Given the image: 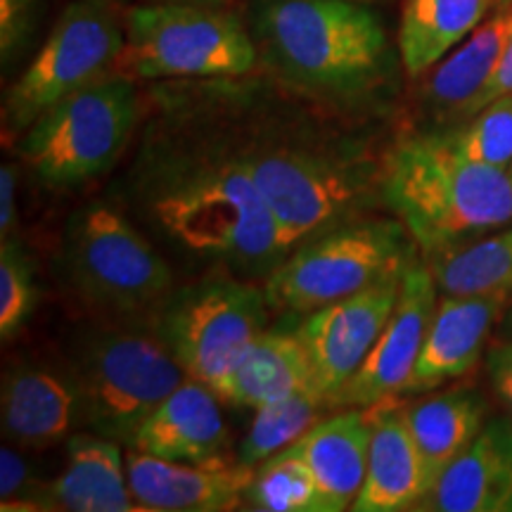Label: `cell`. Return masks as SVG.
Wrapping results in <instances>:
<instances>
[{
	"label": "cell",
	"instance_id": "obj_40",
	"mask_svg": "<svg viewBox=\"0 0 512 512\" xmlns=\"http://www.w3.org/2000/svg\"><path fill=\"white\" fill-rule=\"evenodd\" d=\"M510 174H512V166H510Z\"/></svg>",
	"mask_w": 512,
	"mask_h": 512
},
{
	"label": "cell",
	"instance_id": "obj_36",
	"mask_svg": "<svg viewBox=\"0 0 512 512\" xmlns=\"http://www.w3.org/2000/svg\"><path fill=\"white\" fill-rule=\"evenodd\" d=\"M157 3H192V5H223L228 0H157Z\"/></svg>",
	"mask_w": 512,
	"mask_h": 512
},
{
	"label": "cell",
	"instance_id": "obj_6",
	"mask_svg": "<svg viewBox=\"0 0 512 512\" xmlns=\"http://www.w3.org/2000/svg\"><path fill=\"white\" fill-rule=\"evenodd\" d=\"M57 256L69 287L114 318H155L176 287L162 252L124 209L105 200L69 216Z\"/></svg>",
	"mask_w": 512,
	"mask_h": 512
},
{
	"label": "cell",
	"instance_id": "obj_22",
	"mask_svg": "<svg viewBox=\"0 0 512 512\" xmlns=\"http://www.w3.org/2000/svg\"><path fill=\"white\" fill-rule=\"evenodd\" d=\"M368 451V408H349L320 420L302 439L280 453L297 458L316 477L320 489L335 505V512H342L349 510L361 494L368 470Z\"/></svg>",
	"mask_w": 512,
	"mask_h": 512
},
{
	"label": "cell",
	"instance_id": "obj_37",
	"mask_svg": "<svg viewBox=\"0 0 512 512\" xmlns=\"http://www.w3.org/2000/svg\"><path fill=\"white\" fill-rule=\"evenodd\" d=\"M503 328H505V335L512 337V311H508V316H505V325H503Z\"/></svg>",
	"mask_w": 512,
	"mask_h": 512
},
{
	"label": "cell",
	"instance_id": "obj_16",
	"mask_svg": "<svg viewBox=\"0 0 512 512\" xmlns=\"http://www.w3.org/2000/svg\"><path fill=\"white\" fill-rule=\"evenodd\" d=\"M0 418L10 444L41 451L81 427V406L69 370L19 363L3 373Z\"/></svg>",
	"mask_w": 512,
	"mask_h": 512
},
{
	"label": "cell",
	"instance_id": "obj_10",
	"mask_svg": "<svg viewBox=\"0 0 512 512\" xmlns=\"http://www.w3.org/2000/svg\"><path fill=\"white\" fill-rule=\"evenodd\" d=\"M126 12L117 0H74L3 102L5 136H22L50 107L117 69Z\"/></svg>",
	"mask_w": 512,
	"mask_h": 512
},
{
	"label": "cell",
	"instance_id": "obj_20",
	"mask_svg": "<svg viewBox=\"0 0 512 512\" xmlns=\"http://www.w3.org/2000/svg\"><path fill=\"white\" fill-rule=\"evenodd\" d=\"M370 451L361 494L351 505L354 512L415 510L432 479L406 425L403 408L382 401L368 408Z\"/></svg>",
	"mask_w": 512,
	"mask_h": 512
},
{
	"label": "cell",
	"instance_id": "obj_29",
	"mask_svg": "<svg viewBox=\"0 0 512 512\" xmlns=\"http://www.w3.org/2000/svg\"><path fill=\"white\" fill-rule=\"evenodd\" d=\"M446 136L460 155L472 162L508 169L512 166V93L491 100L475 117L446 128Z\"/></svg>",
	"mask_w": 512,
	"mask_h": 512
},
{
	"label": "cell",
	"instance_id": "obj_13",
	"mask_svg": "<svg viewBox=\"0 0 512 512\" xmlns=\"http://www.w3.org/2000/svg\"><path fill=\"white\" fill-rule=\"evenodd\" d=\"M439 290L427 261H415L401 278L399 299L375 347L337 394L332 408H370L406 392L430 330Z\"/></svg>",
	"mask_w": 512,
	"mask_h": 512
},
{
	"label": "cell",
	"instance_id": "obj_34",
	"mask_svg": "<svg viewBox=\"0 0 512 512\" xmlns=\"http://www.w3.org/2000/svg\"><path fill=\"white\" fill-rule=\"evenodd\" d=\"M17 228V166H0V238H15Z\"/></svg>",
	"mask_w": 512,
	"mask_h": 512
},
{
	"label": "cell",
	"instance_id": "obj_24",
	"mask_svg": "<svg viewBox=\"0 0 512 512\" xmlns=\"http://www.w3.org/2000/svg\"><path fill=\"white\" fill-rule=\"evenodd\" d=\"M496 10V0H403L399 60L411 79H422Z\"/></svg>",
	"mask_w": 512,
	"mask_h": 512
},
{
	"label": "cell",
	"instance_id": "obj_12",
	"mask_svg": "<svg viewBox=\"0 0 512 512\" xmlns=\"http://www.w3.org/2000/svg\"><path fill=\"white\" fill-rule=\"evenodd\" d=\"M401 278L320 306L294 330L311 361L313 384L330 406L375 347L399 299Z\"/></svg>",
	"mask_w": 512,
	"mask_h": 512
},
{
	"label": "cell",
	"instance_id": "obj_39",
	"mask_svg": "<svg viewBox=\"0 0 512 512\" xmlns=\"http://www.w3.org/2000/svg\"><path fill=\"white\" fill-rule=\"evenodd\" d=\"M356 3H373V0H356Z\"/></svg>",
	"mask_w": 512,
	"mask_h": 512
},
{
	"label": "cell",
	"instance_id": "obj_4",
	"mask_svg": "<svg viewBox=\"0 0 512 512\" xmlns=\"http://www.w3.org/2000/svg\"><path fill=\"white\" fill-rule=\"evenodd\" d=\"M382 202L425 259L453 252L512 221V174L460 155L444 131L399 140L382 162Z\"/></svg>",
	"mask_w": 512,
	"mask_h": 512
},
{
	"label": "cell",
	"instance_id": "obj_9",
	"mask_svg": "<svg viewBox=\"0 0 512 512\" xmlns=\"http://www.w3.org/2000/svg\"><path fill=\"white\" fill-rule=\"evenodd\" d=\"M256 62L252 29L221 5L152 0L126 12L117 69L136 81L235 79Z\"/></svg>",
	"mask_w": 512,
	"mask_h": 512
},
{
	"label": "cell",
	"instance_id": "obj_15",
	"mask_svg": "<svg viewBox=\"0 0 512 512\" xmlns=\"http://www.w3.org/2000/svg\"><path fill=\"white\" fill-rule=\"evenodd\" d=\"M512 31V5L496 8L479 27L425 74L418 105L430 121L427 131H446L475 114Z\"/></svg>",
	"mask_w": 512,
	"mask_h": 512
},
{
	"label": "cell",
	"instance_id": "obj_21",
	"mask_svg": "<svg viewBox=\"0 0 512 512\" xmlns=\"http://www.w3.org/2000/svg\"><path fill=\"white\" fill-rule=\"evenodd\" d=\"M223 403L264 408L313 384V368L299 337L264 330L230 363L219 380L209 384Z\"/></svg>",
	"mask_w": 512,
	"mask_h": 512
},
{
	"label": "cell",
	"instance_id": "obj_35",
	"mask_svg": "<svg viewBox=\"0 0 512 512\" xmlns=\"http://www.w3.org/2000/svg\"><path fill=\"white\" fill-rule=\"evenodd\" d=\"M505 93H512V31H510V38H508V46H505L503 55H501V62H498L494 76H491L489 86L484 88V93L479 95L477 105H475V114L482 110V107L489 105L491 100L501 98ZM472 114V117H475Z\"/></svg>",
	"mask_w": 512,
	"mask_h": 512
},
{
	"label": "cell",
	"instance_id": "obj_23",
	"mask_svg": "<svg viewBox=\"0 0 512 512\" xmlns=\"http://www.w3.org/2000/svg\"><path fill=\"white\" fill-rule=\"evenodd\" d=\"M119 446V441L95 432L72 434L67 439V467L50 482L53 508L69 512L140 510Z\"/></svg>",
	"mask_w": 512,
	"mask_h": 512
},
{
	"label": "cell",
	"instance_id": "obj_18",
	"mask_svg": "<svg viewBox=\"0 0 512 512\" xmlns=\"http://www.w3.org/2000/svg\"><path fill=\"white\" fill-rule=\"evenodd\" d=\"M415 510L512 512V420H486L477 439L441 472Z\"/></svg>",
	"mask_w": 512,
	"mask_h": 512
},
{
	"label": "cell",
	"instance_id": "obj_33",
	"mask_svg": "<svg viewBox=\"0 0 512 512\" xmlns=\"http://www.w3.org/2000/svg\"><path fill=\"white\" fill-rule=\"evenodd\" d=\"M486 375L498 401L512 415V337L496 342L486 351Z\"/></svg>",
	"mask_w": 512,
	"mask_h": 512
},
{
	"label": "cell",
	"instance_id": "obj_17",
	"mask_svg": "<svg viewBox=\"0 0 512 512\" xmlns=\"http://www.w3.org/2000/svg\"><path fill=\"white\" fill-rule=\"evenodd\" d=\"M510 297H446L441 294L430 330L403 394H430L472 373L484 354L486 339L503 316Z\"/></svg>",
	"mask_w": 512,
	"mask_h": 512
},
{
	"label": "cell",
	"instance_id": "obj_31",
	"mask_svg": "<svg viewBox=\"0 0 512 512\" xmlns=\"http://www.w3.org/2000/svg\"><path fill=\"white\" fill-rule=\"evenodd\" d=\"M0 508L8 510H55L50 501V482H41L34 465L15 444L0 448Z\"/></svg>",
	"mask_w": 512,
	"mask_h": 512
},
{
	"label": "cell",
	"instance_id": "obj_32",
	"mask_svg": "<svg viewBox=\"0 0 512 512\" xmlns=\"http://www.w3.org/2000/svg\"><path fill=\"white\" fill-rule=\"evenodd\" d=\"M41 17V0H0V62L15 64L34 41Z\"/></svg>",
	"mask_w": 512,
	"mask_h": 512
},
{
	"label": "cell",
	"instance_id": "obj_11",
	"mask_svg": "<svg viewBox=\"0 0 512 512\" xmlns=\"http://www.w3.org/2000/svg\"><path fill=\"white\" fill-rule=\"evenodd\" d=\"M268 313L264 283L219 273L174 287L152 320L188 375L211 384L266 330Z\"/></svg>",
	"mask_w": 512,
	"mask_h": 512
},
{
	"label": "cell",
	"instance_id": "obj_28",
	"mask_svg": "<svg viewBox=\"0 0 512 512\" xmlns=\"http://www.w3.org/2000/svg\"><path fill=\"white\" fill-rule=\"evenodd\" d=\"M245 508L256 512H335L316 477L287 453H275L256 467L245 494Z\"/></svg>",
	"mask_w": 512,
	"mask_h": 512
},
{
	"label": "cell",
	"instance_id": "obj_2",
	"mask_svg": "<svg viewBox=\"0 0 512 512\" xmlns=\"http://www.w3.org/2000/svg\"><path fill=\"white\" fill-rule=\"evenodd\" d=\"M252 36L280 81L332 107L373 105L396 79L380 15L356 0H254Z\"/></svg>",
	"mask_w": 512,
	"mask_h": 512
},
{
	"label": "cell",
	"instance_id": "obj_3",
	"mask_svg": "<svg viewBox=\"0 0 512 512\" xmlns=\"http://www.w3.org/2000/svg\"><path fill=\"white\" fill-rule=\"evenodd\" d=\"M221 131L292 247L361 219L382 200V164L366 145L290 126Z\"/></svg>",
	"mask_w": 512,
	"mask_h": 512
},
{
	"label": "cell",
	"instance_id": "obj_8",
	"mask_svg": "<svg viewBox=\"0 0 512 512\" xmlns=\"http://www.w3.org/2000/svg\"><path fill=\"white\" fill-rule=\"evenodd\" d=\"M420 249L399 219H354L302 242L264 283L271 311L311 313L401 278Z\"/></svg>",
	"mask_w": 512,
	"mask_h": 512
},
{
	"label": "cell",
	"instance_id": "obj_30",
	"mask_svg": "<svg viewBox=\"0 0 512 512\" xmlns=\"http://www.w3.org/2000/svg\"><path fill=\"white\" fill-rule=\"evenodd\" d=\"M38 304L36 266L15 238L0 245V339L10 342L34 316Z\"/></svg>",
	"mask_w": 512,
	"mask_h": 512
},
{
	"label": "cell",
	"instance_id": "obj_19",
	"mask_svg": "<svg viewBox=\"0 0 512 512\" xmlns=\"http://www.w3.org/2000/svg\"><path fill=\"white\" fill-rule=\"evenodd\" d=\"M228 446L230 432L219 394L195 377H188L166 396L131 441L133 451L176 463L221 458Z\"/></svg>",
	"mask_w": 512,
	"mask_h": 512
},
{
	"label": "cell",
	"instance_id": "obj_5",
	"mask_svg": "<svg viewBox=\"0 0 512 512\" xmlns=\"http://www.w3.org/2000/svg\"><path fill=\"white\" fill-rule=\"evenodd\" d=\"M81 427L131 446L143 422L188 380L152 318H114L86 325L69 351Z\"/></svg>",
	"mask_w": 512,
	"mask_h": 512
},
{
	"label": "cell",
	"instance_id": "obj_27",
	"mask_svg": "<svg viewBox=\"0 0 512 512\" xmlns=\"http://www.w3.org/2000/svg\"><path fill=\"white\" fill-rule=\"evenodd\" d=\"M328 408H332L330 401L316 387H306L287 399L256 408V418L240 444L238 460L249 467L266 463L318 425Z\"/></svg>",
	"mask_w": 512,
	"mask_h": 512
},
{
	"label": "cell",
	"instance_id": "obj_26",
	"mask_svg": "<svg viewBox=\"0 0 512 512\" xmlns=\"http://www.w3.org/2000/svg\"><path fill=\"white\" fill-rule=\"evenodd\" d=\"M427 266L446 297H512V228L432 256Z\"/></svg>",
	"mask_w": 512,
	"mask_h": 512
},
{
	"label": "cell",
	"instance_id": "obj_14",
	"mask_svg": "<svg viewBox=\"0 0 512 512\" xmlns=\"http://www.w3.org/2000/svg\"><path fill=\"white\" fill-rule=\"evenodd\" d=\"M128 484L140 510L226 512L245 503L256 467L226 456L202 463H176L133 451L126 456Z\"/></svg>",
	"mask_w": 512,
	"mask_h": 512
},
{
	"label": "cell",
	"instance_id": "obj_38",
	"mask_svg": "<svg viewBox=\"0 0 512 512\" xmlns=\"http://www.w3.org/2000/svg\"><path fill=\"white\" fill-rule=\"evenodd\" d=\"M505 5H512V0H496V8H505Z\"/></svg>",
	"mask_w": 512,
	"mask_h": 512
},
{
	"label": "cell",
	"instance_id": "obj_7",
	"mask_svg": "<svg viewBox=\"0 0 512 512\" xmlns=\"http://www.w3.org/2000/svg\"><path fill=\"white\" fill-rule=\"evenodd\" d=\"M138 117L136 79L114 69L43 112L17 152L46 188H81L119 162Z\"/></svg>",
	"mask_w": 512,
	"mask_h": 512
},
{
	"label": "cell",
	"instance_id": "obj_1",
	"mask_svg": "<svg viewBox=\"0 0 512 512\" xmlns=\"http://www.w3.org/2000/svg\"><path fill=\"white\" fill-rule=\"evenodd\" d=\"M128 200L166 247L223 275L266 283L294 249L221 128L147 138Z\"/></svg>",
	"mask_w": 512,
	"mask_h": 512
},
{
	"label": "cell",
	"instance_id": "obj_25",
	"mask_svg": "<svg viewBox=\"0 0 512 512\" xmlns=\"http://www.w3.org/2000/svg\"><path fill=\"white\" fill-rule=\"evenodd\" d=\"M432 486L486 425V401L475 389H448L403 408Z\"/></svg>",
	"mask_w": 512,
	"mask_h": 512
}]
</instances>
